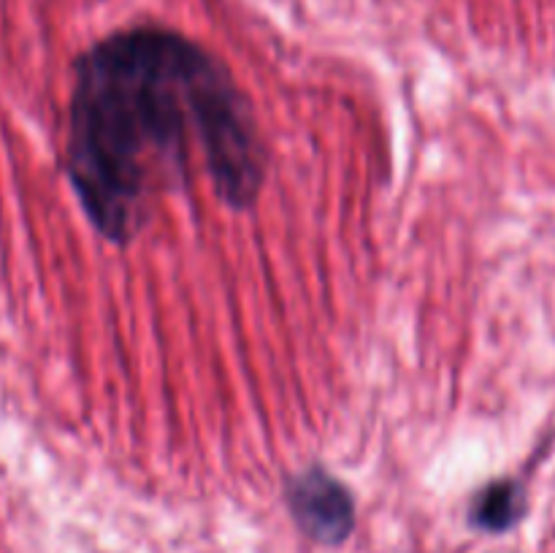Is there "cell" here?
<instances>
[{
	"label": "cell",
	"instance_id": "6da1fadb",
	"mask_svg": "<svg viewBox=\"0 0 555 553\" xmlns=\"http://www.w3.org/2000/svg\"><path fill=\"white\" fill-rule=\"evenodd\" d=\"M193 163L228 209L249 211L269 177L253 101L204 43L146 22L74 60L63 171L90 226L128 247L157 198L188 188Z\"/></svg>",
	"mask_w": 555,
	"mask_h": 553
},
{
	"label": "cell",
	"instance_id": "7a4b0ae2",
	"mask_svg": "<svg viewBox=\"0 0 555 553\" xmlns=\"http://www.w3.org/2000/svg\"><path fill=\"white\" fill-rule=\"evenodd\" d=\"M287 513L307 540L325 548L345 545L358 524L350 486L323 464H309L285 477Z\"/></svg>",
	"mask_w": 555,
	"mask_h": 553
},
{
	"label": "cell",
	"instance_id": "3957f363",
	"mask_svg": "<svg viewBox=\"0 0 555 553\" xmlns=\"http://www.w3.org/2000/svg\"><path fill=\"white\" fill-rule=\"evenodd\" d=\"M529 513V493L518 477H496L472 497L469 524L486 535H507Z\"/></svg>",
	"mask_w": 555,
	"mask_h": 553
}]
</instances>
